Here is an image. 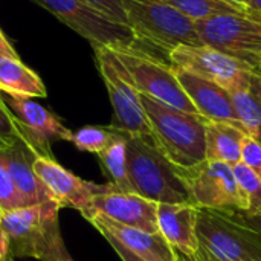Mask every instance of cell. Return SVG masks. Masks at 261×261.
Here are the masks:
<instances>
[{
	"instance_id": "cell-8",
	"label": "cell",
	"mask_w": 261,
	"mask_h": 261,
	"mask_svg": "<svg viewBox=\"0 0 261 261\" xmlns=\"http://www.w3.org/2000/svg\"><path fill=\"white\" fill-rule=\"evenodd\" d=\"M95 55L113 109L110 127L130 136L151 138V128L141 102V93L133 86L128 72L116 54L109 47H95Z\"/></svg>"
},
{
	"instance_id": "cell-24",
	"label": "cell",
	"mask_w": 261,
	"mask_h": 261,
	"mask_svg": "<svg viewBox=\"0 0 261 261\" xmlns=\"http://www.w3.org/2000/svg\"><path fill=\"white\" fill-rule=\"evenodd\" d=\"M118 130L109 127H98V125H86L76 132H73L72 142L73 145L87 153L99 154L115 138Z\"/></svg>"
},
{
	"instance_id": "cell-30",
	"label": "cell",
	"mask_w": 261,
	"mask_h": 261,
	"mask_svg": "<svg viewBox=\"0 0 261 261\" xmlns=\"http://www.w3.org/2000/svg\"><path fill=\"white\" fill-rule=\"evenodd\" d=\"M102 237L109 242V245L115 249V252L119 255V258L122 261H145L142 260L141 257H138L136 254H133L132 251H128L124 245H121L118 240H115L112 236H107V234H102Z\"/></svg>"
},
{
	"instance_id": "cell-29",
	"label": "cell",
	"mask_w": 261,
	"mask_h": 261,
	"mask_svg": "<svg viewBox=\"0 0 261 261\" xmlns=\"http://www.w3.org/2000/svg\"><path fill=\"white\" fill-rule=\"evenodd\" d=\"M84 3H87L89 6H92L93 9H96L98 12L104 14L106 17L127 24V18H125V12L122 8L121 0H83Z\"/></svg>"
},
{
	"instance_id": "cell-25",
	"label": "cell",
	"mask_w": 261,
	"mask_h": 261,
	"mask_svg": "<svg viewBox=\"0 0 261 261\" xmlns=\"http://www.w3.org/2000/svg\"><path fill=\"white\" fill-rule=\"evenodd\" d=\"M232 170L248 197V210L240 214L246 217H261V180L243 162L234 165Z\"/></svg>"
},
{
	"instance_id": "cell-35",
	"label": "cell",
	"mask_w": 261,
	"mask_h": 261,
	"mask_svg": "<svg viewBox=\"0 0 261 261\" xmlns=\"http://www.w3.org/2000/svg\"><path fill=\"white\" fill-rule=\"evenodd\" d=\"M248 8H249L251 11H255V12L261 14V0H249Z\"/></svg>"
},
{
	"instance_id": "cell-19",
	"label": "cell",
	"mask_w": 261,
	"mask_h": 261,
	"mask_svg": "<svg viewBox=\"0 0 261 261\" xmlns=\"http://www.w3.org/2000/svg\"><path fill=\"white\" fill-rule=\"evenodd\" d=\"M231 93L236 113L248 136L261 144V69H251Z\"/></svg>"
},
{
	"instance_id": "cell-39",
	"label": "cell",
	"mask_w": 261,
	"mask_h": 261,
	"mask_svg": "<svg viewBox=\"0 0 261 261\" xmlns=\"http://www.w3.org/2000/svg\"><path fill=\"white\" fill-rule=\"evenodd\" d=\"M260 63H261V57H260Z\"/></svg>"
},
{
	"instance_id": "cell-21",
	"label": "cell",
	"mask_w": 261,
	"mask_h": 261,
	"mask_svg": "<svg viewBox=\"0 0 261 261\" xmlns=\"http://www.w3.org/2000/svg\"><path fill=\"white\" fill-rule=\"evenodd\" d=\"M0 90L26 98H44L47 95L41 78L18 57L8 55H0Z\"/></svg>"
},
{
	"instance_id": "cell-27",
	"label": "cell",
	"mask_w": 261,
	"mask_h": 261,
	"mask_svg": "<svg viewBox=\"0 0 261 261\" xmlns=\"http://www.w3.org/2000/svg\"><path fill=\"white\" fill-rule=\"evenodd\" d=\"M28 206L20 193L17 191L11 176L5 170V167L0 164V210L2 213L14 211L18 208Z\"/></svg>"
},
{
	"instance_id": "cell-32",
	"label": "cell",
	"mask_w": 261,
	"mask_h": 261,
	"mask_svg": "<svg viewBox=\"0 0 261 261\" xmlns=\"http://www.w3.org/2000/svg\"><path fill=\"white\" fill-rule=\"evenodd\" d=\"M191 261H229V260H223V258H219L213 254H210L206 249H203L200 245H199V251L197 254L194 255V258H191Z\"/></svg>"
},
{
	"instance_id": "cell-1",
	"label": "cell",
	"mask_w": 261,
	"mask_h": 261,
	"mask_svg": "<svg viewBox=\"0 0 261 261\" xmlns=\"http://www.w3.org/2000/svg\"><path fill=\"white\" fill-rule=\"evenodd\" d=\"M60 210V205L50 200L3 213L0 231L8 237L9 254L40 261H73L61 239Z\"/></svg>"
},
{
	"instance_id": "cell-7",
	"label": "cell",
	"mask_w": 261,
	"mask_h": 261,
	"mask_svg": "<svg viewBox=\"0 0 261 261\" xmlns=\"http://www.w3.org/2000/svg\"><path fill=\"white\" fill-rule=\"evenodd\" d=\"M112 50L128 72L133 86L139 93L187 113L199 115L194 104L182 89L176 76V70L170 63L159 60L139 46Z\"/></svg>"
},
{
	"instance_id": "cell-2",
	"label": "cell",
	"mask_w": 261,
	"mask_h": 261,
	"mask_svg": "<svg viewBox=\"0 0 261 261\" xmlns=\"http://www.w3.org/2000/svg\"><path fill=\"white\" fill-rule=\"evenodd\" d=\"M141 102L156 148L176 167H194L205 159V124L200 115L170 107L141 93Z\"/></svg>"
},
{
	"instance_id": "cell-34",
	"label": "cell",
	"mask_w": 261,
	"mask_h": 261,
	"mask_svg": "<svg viewBox=\"0 0 261 261\" xmlns=\"http://www.w3.org/2000/svg\"><path fill=\"white\" fill-rule=\"evenodd\" d=\"M239 214H240V213H239ZM240 216H242L251 226H254L255 229H258L261 232V217H246V216H243V214H240Z\"/></svg>"
},
{
	"instance_id": "cell-40",
	"label": "cell",
	"mask_w": 261,
	"mask_h": 261,
	"mask_svg": "<svg viewBox=\"0 0 261 261\" xmlns=\"http://www.w3.org/2000/svg\"><path fill=\"white\" fill-rule=\"evenodd\" d=\"M180 261H182V260H180Z\"/></svg>"
},
{
	"instance_id": "cell-10",
	"label": "cell",
	"mask_w": 261,
	"mask_h": 261,
	"mask_svg": "<svg viewBox=\"0 0 261 261\" xmlns=\"http://www.w3.org/2000/svg\"><path fill=\"white\" fill-rule=\"evenodd\" d=\"M73 32L86 38L92 47L121 49L139 46L133 31L104 14L98 12L83 0H34Z\"/></svg>"
},
{
	"instance_id": "cell-31",
	"label": "cell",
	"mask_w": 261,
	"mask_h": 261,
	"mask_svg": "<svg viewBox=\"0 0 261 261\" xmlns=\"http://www.w3.org/2000/svg\"><path fill=\"white\" fill-rule=\"evenodd\" d=\"M0 55H8V57H18L15 49L11 46V43L6 40L3 32L0 31Z\"/></svg>"
},
{
	"instance_id": "cell-16",
	"label": "cell",
	"mask_w": 261,
	"mask_h": 261,
	"mask_svg": "<svg viewBox=\"0 0 261 261\" xmlns=\"http://www.w3.org/2000/svg\"><path fill=\"white\" fill-rule=\"evenodd\" d=\"M197 213L191 203H158V226L167 243L187 260L199 251Z\"/></svg>"
},
{
	"instance_id": "cell-13",
	"label": "cell",
	"mask_w": 261,
	"mask_h": 261,
	"mask_svg": "<svg viewBox=\"0 0 261 261\" xmlns=\"http://www.w3.org/2000/svg\"><path fill=\"white\" fill-rule=\"evenodd\" d=\"M96 214L145 232H159L158 203L136 193L122 191L113 184H110L104 193L93 197L86 219L90 220Z\"/></svg>"
},
{
	"instance_id": "cell-23",
	"label": "cell",
	"mask_w": 261,
	"mask_h": 261,
	"mask_svg": "<svg viewBox=\"0 0 261 261\" xmlns=\"http://www.w3.org/2000/svg\"><path fill=\"white\" fill-rule=\"evenodd\" d=\"M162 2L168 3L170 6L187 15L193 21L208 18L213 15H222V14H240L254 18H261V14L258 12L248 11L226 0H162Z\"/></svg>"
},
{
	"instance_id": "cell-5",
	"label": "cell",
	"mask_w": 261,
	"mask_h": 261,
	"mask_svg": "<svg viewBox=\"0 0 261 261\" xmlns=\"http://www.w3.org/2000/svg\"><path fill=\"white\" fill-rule=\"evenodd\" d=\"M176 171L185 185L190 203L196 208L229 214L245 213L248 210V197L231 165L203 161L188 168L176 167Z\"/></svg>"
},
{
	"instance_id": "cell-4",
	"label": "cell",
	"mask_w": 261,
	"mask_h": 261,
	"mask_svg": "<svg viewBox=\"0 0 261 261\" xmlns=\"http://www.w3.org/2000/svg\"><path fill=\"white\" fill-rule=\"evenodd\" d=\"M127 26L138 43H145L167 55L180 44H202L191 18L162 0H121Z\"/></svg>"
},
{
	"instance_id": "cell-28",
	"label": "cell",
	"mask_w": 261,
	"mask_h": 261,
	"mask_svg": "<svg viewBox=\"0 0 261 261\" xmlns=\"http://www.w3.org/2000/svg\"><path fill=\"white\" fill-rule=\"evenodd\" d=\"M242 162L261 180V144L251 136H245L243 139Z\"/></svg>"
},
{
	"instance_id": "cell-18",
	"label": "cell",
	"mask_w": 261,
	"mask_h": 261,
	"mask_svg": "<svg viewBox=\"0 0 261 261\" xmlns=\"http://www.w3.org/2000/svg\"><path fill=\"white\" fill-rule=\"evenodd\" d=\"M34 159L35 154L23 142L11 148H0V164L11 176L17 191L28 206L55 200L52 193L35 174L32 168Z\"/></svg>"
},
{
	"instance_id": "cell-20",
	"label": "cell",
	"mask_w": 261,
	"mask_h": 261,
	"mask_svg": "<svg viewBox=\"0 0 261 261\" xmlns=\"http://www.w3.org/2000/svg\"><path fill=\"white\" fill-rule=\"evenodd\" d=\"M246 132L226 122H213L206 119L205 124V159L216 161L226 165H237L242 162V147Z\"/></svg>"
},
{
	"instance_id": "cell-37",
	"label": "cell",
	"mask_w": 261,
	"mask_h": 261,
	"mask_svg": "<svg viewBox=\"0 0 261 261\" xmlns=\"http://www.w3.org/2000/svg\"><path fill=\"white\" fill-rule=\"evenodd\" d=\"M0 261H12V255H11V254H9V255H8V257H5V258H3V260H0Z\"/></svg>"
},
{
	"instance_id": "cell-26",
	"label": "cell",
	"mask_w": 261,
	"mask_h": 261,
	"mask_svg": "<svg viewBox=\"0 0 261 261\" xmlns=\"http://www.w3.org/2000/svg\"><path fill=\"white\" fill-rule=\"evenodd\" d=\"M20 142L24 144L18 124L0 93V148H11Z\"/></svg>"
},
{
	"instance_id": "cell-33",
	"label": "cell",
	"mask_w": 261,
	"mask_h": 261,
	"mask_svg": "<svg viewBox=\"0 0 261 261\" xmlns=\"http://www.w3.org/2000/svg\"><path fill=\"white\" fill-rule=\"evenodd\" d=\"M8 255H9V242L5 232L0 231V260H3Z\"/></svg>"
},
{
	"instance_id": "cell-6",
	"label": "cell",
	"mask_w": 261,
	"mask_h": 261,
	"mask_svg": "<svg viewBox=\"0 0 261 261\" xmlns=\"http://www.w3.org/2000/svg\"><path fill=\"white\" fill-rule=\"evenodd\" d=\"M197 239L203 249L219 258L261 261V232L239 213L199 210Z\"/></svg>"
},
{
	"instance_id": "cell-14",
	"label": "cell",
	"mask_w": 261,
	"mask_h": 261,
	"mask_svg": "<svg viewBox=\"0 0 261 261\" xmlns=\"http://www.w3.org/2000/svg\"><path fill=\"white\" fill-rule=\"evenodd\" d=\"M32 168L46 188L52 193L60 208H75L83 217L87 216L93 197L104 193L110 187L109 182L104 185H96L75 176L55 162L54 158L35 156Z\"/></svg>"
},
{
	"instance_id": "cell-15",
	"label": "cell",
	"mask_w": 261,
	"mask_h": 261,
	"mask_svg": "<svg viewBox=\"0 0 261 261\" xmlns=\"http://www.w3.org/2000/svg\"><path fill=\"white\" fill-rule=\"evenodd\" d=\"M174 70L182 89L185 90L187 96L191 99L200 116L213 122H226L245 130L236 113L231 93L226 89L190 72L179 69Z\"/></svg>"
},
{
	"instance_id": "cell-11",
	"label": "cell",
	"mask_w": 261,
	"mask_h": 261,
	"mask_svg": "<svg viewBox=\"0 0 261 261\" xmlns=\"http://www.w3.org/2000/svg\"><path fill=\"white\" fill-rule=\"evenodd\" d=\"M0 93L18 124L24 145L35 156L52 158L50 147L55 141L72 142L73 132H70L54 112L32 98L11 95L2 90Z\"/></svg>"
},
{
	"instance_id": "cell-36",
	"label": "cell",
	"mask_w": 261,
	"mask_h": 261,
	"mask_svg": "<svg viewBox=\"0 0 261 261\" xmlns=\"http://www.w3.org/2000/svg\"><path fill=\"white\" fill-rule=\"evenodd\" d=\"M226 2H229V3H234V5H237V6H242V8H245V9L251 11V9L248 8V3H249V0H226ZM252 12H255V11H252Z\"/></svg>"
},
{
	"instance_id": "cell-22",
	"label": "cell",
	"mask_w": 261,
	"mask_h": 261,
	"mask_svg": "<svg viewBox=\"0 0 261 261\" xmlns=\"http://www.w3.org/2000/svg\"><path fill=\"white\" fill-rule=\"evenodd\" d=\"M127 133L118 130L113 141L98 154V159L101 170L110 184L122 191L133 193L127 170Z\"/></svg>"
},
{
	"instance_id": "cell-12",
	"label": "cell",
	"mask_w": 261,
	"mask_h": 261,
	"mask_svg": "<svg viewBox=\"0 0 261 261\" xmlns=\"http://www.w3.org/2000/svg\"><path fill=\"white\" fill-rule=\"evenodd\" d=\"M168 60L174 69L213 81L228 92L239 87L248 70L255 69L205 44H180L168 52Z\"/></svg>"
},
{
	"instance_id": "cell-3",
	"label": "cell",
	"mask_w": 261,
	"mask_h": 261,
	"mask_svg": "<svg viewBox=\"0 0 261 261\" xmlns=\"http://www.w3.org/2000/svg\"><path fill=\"white\" fill-rule=\"evenodd\" d=\"M127 170L133 193L156 203H190L176 167L156 148L151 138H127Z\"/></svg>"
},
{
	"instance_id": "cell-38",
	"label": "cell",
	"mask_w": 261,
	"mask_h": 261,
	"mask_svg": "<svg viewBox=\"0 0 261 261\" xmlns=\"http://www.w3.org/2000/svg\"><path fill=\"white\" fill-rule=\"evenodd\" d=\"M2 214H3V213H2V210H0V220H2Z\"/></svg>"
},
{
	"instance_id": "cell-9",
	"label": "cell",
	"mask_w": 261,
	"mask_h": 261,
	"mask_svg": "<svg viewBox=\"0 0 261 261\" xmlns=\"http://www.w3.org/2000/svg\"><path fill=\"white\" fill-rule=\"evenodd\" d=\"M194 24L202 44L261 69V18L222 14L197 20Z\"/></svg>"
},
{
	"instance_id": "cell-17",
	"label": "cell",
	"mask_w": 261,
	"mask_h": 261,
	"mask_svg": "<svg viewBox=\"0 0 261 261\" xmlns=\"http://www.w3.org/2000/svg\"><path fill=\"white\" fill-rule=\"evenodd\" d=\"M101 234L112 236L128 251L145 261H180L179 254L167 243L161 232L151 234L136 228L116 223L104 216H93L89 220Z\"/></svg>"
}]
</instances>
